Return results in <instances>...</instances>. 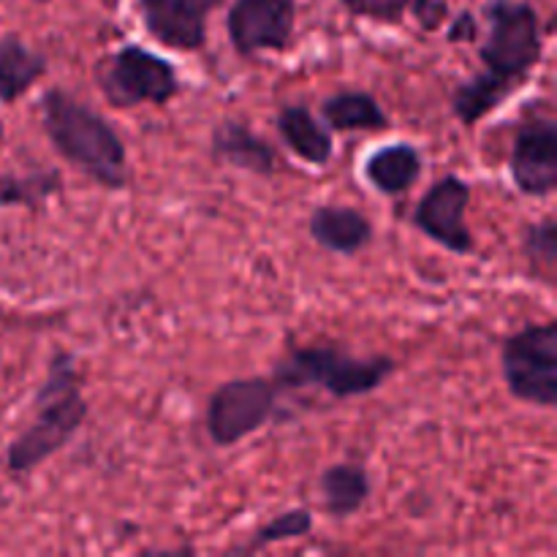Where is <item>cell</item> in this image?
Returning a JSON list of instances; mask_svg holds the SVG:
<instances>
[{
	"instance_id": "obj_1",
	"label": "cell",
	"mask_w": 557,
	"mask_h": 557,
	"mask_svg": "<svg viewBox=\"0 0 557 557\" xmlns=\"http://www.w3.org/2000/svg\"><path fill=\"white\" fill-rule=\"evenodd\" d=\"M41 120L49 141L76 169L107 190L128 185V152L117 131L87 103L76 101L63 87L41 96Z\"/></svg>"
},
{
	"instance_id": "obj_2",
	"label": "cell",
	"mask_w": 557,
	"mask_h": 557,
	"mask_svg": "<svg viewBox=\"0 0 557 557\" xmlns=\"http://www.w3.org/2000/svg\"><path fill=\"white\" fill-rule=\"evenodd\" d=\"M33 406H36V419L11 441L9 455H5V468L14 476H25V473L44 466L85 424L87 400L85 392H82L74 354L63 351V348L52 354L47 379L38 386Z\"/></svg>"
},
{
	"instance_id": "obj_3",
	"label": "cell",
	"mask_w": 557,
	"mask_h": 557,
	"mask_svg": "<svg viewBox=\"0 0 557 557\" xmlns=\"http://www.w3.org/2000/svg\"><path fill=\"white\" fill-rule=\"evenodd\" d=\"M392 373L395 359L389 357H354L337 346H308L292 348L272 368L270 379L277 389L315 386L335 400H348L381 389Z\"/></svg>"
},
{
	"instance_id": "obj_4",
	"label": "cell",
	"mask_w": 557,
	"mask_h": 557,
	"mask_svg": "<svg viewBox=\"0 0 557 557\" xmlns=\"http://www.w3.org/2000/svg\"><path fill=\"white\" fill-rule=\"evenodd\" d=\"M487 36H484L479 60L490 82L515 92L525 85L531 71L544 58V30L539 11L525 0H490L484 9Z\"/></svg>"
},
{
	"instance_id": "obj_5",
	"label": "cell",
	"mask_w": 557,
	"mask_h": 557,
	"mask_svg": "<svg viewBox=\"0 0 557 557\" xmlns=\"http://www.w3.org/2000/svg\"><path fill=\"white\" fill-rule=\"evenodd\" d=\"M98 87L114 109L163 107L180 92V76L166 58L139 44H125L98 63Z\"/></svg>"
},
{
	"instance_id": "obj_6",
	"label": "cell",
	"mask_w": 557,
	"mask_h": 557,
	"mask_svg": "<svg viewBox=\"0 0 557 557\" xmlns=\"http://www.w3.org/2000/svg\"><path fill=\"white\" fill-rule=\"evenodd\" d=\"M500 370L515 400L539 408L557 406V321L528 324L506 337Z\"/></svg>"
},
{
	"instance_id": "obj_7",
	"label": "cell",
	"mask_w": 557,
	"mask_h": 557,
	"mask_svg": "<svg viewBox=\"0 0 557 557\" xmlns=\"http://www.w3.org/2000/svg\"><path fill=\"white\" fill-rule=\"evenodd\" d=\"M277 384L267 375L232 379L218 386L207 400V435L215 446H237L259 433L277 408Z\"/></svg>"
},
{
	"instance_id": "obj_8",
	"label": "cell",
	"mask_w": 557,
	"mask_h": 557,
	"mask_svg": "<svg viewBox=\"0 0 557 557\" xmlns=\"http://www.w3.org/2000/svg\"><path fill=\"white\" fill-rule=\"evenodd\" d=\"M297 25V0H234L226 14L228 44L243 58L286 52Z\"/></svg>"
},
{
	"instance_id": "obj_9",
	"label": "cell",
	"mask_w": 557,
	"mask_h": 557,
	"mask_svg": "<svg viewBox=\"0 0 557 557\" xmlns=\"http://www.w3.org/2000/svg\"><path fill=\"white\" fill-rule=\"evenodd\" d=\"M471 205V185L457 174L435 180L413 210V226L449 253H473L476 243L468 228L466 212Z\"/></svg>"
},
{
	"instance_id": "obj_10",
	"label": "cell",
	"mask_w": 557,
	"mask_h": 557,
	"mask_svg": "<svg viewBox=\"0 0 557 557\" xmlns=\"http://www.w3.org/2000/svg\"><path fill=\"white\" fill-rule=\"evenodd\" d=\"M509 172L520 194L547 199L557 188V123L553 117H528L517 125Z\"/></svg>"
},
{
	"instance_id": "obj_11",
	"label": "cell",
	"mask_w": 557,
	"mask_h": 557,
	"mask_svg": "<svg viewBox=\"0 0 557 557\" xmlns=\"http://www.w3.org/2000/svg\"><path fill=\"white\" fill-rule=\"evenodd\" d=\"M221 0H139L145 30L177 52H196L207 44V16Z\"/></svg>"
},
{
	"instance_id": "obj_12",
	"label": "cell",
	"mask_w": 557,
	"mask_h": 557,
	"mask_svg": "<svg viewBox=\"0 0 557 557\" xmlns=\"http://www.w3.org/2000/svg\"><path fill=\"white\" fill-rule=\"evenodd\" d=\"M210 152L215 161L259 174V177H272L277 172V163H281L275 147L237 120H221L212 128Z\"/></svg>"
},
{
	"instance_id": "obj_13",
	"label": "cell",
	"mask_w": 557,
	"mask_h": 557,
	"mask_svg": "<svg viewBox=\"0 0 557 557\" xmlns=\"http://www.w3.org/2000/svg\"><path fill=\"white\" fill-rule=\"evenodd\" d=\"M308 232L315 245L341 256H354L373 243V223L357 207L321 205L310 212Z\"/></svg>"
},
{
	"instance_id": "obj_14",
	"label": "cell",
	"mask_w": 557,
	"mask_h": 557,
	"mask_svg": "<svg viewBox=\"0 0 557 557\" xmlns=\"http://www.w3.org/2000/svg\"><path fill=\"white\" fill-rule=\"evenodd\" d=\"M275 128L283 145L310 166H326L335 156L330 128L308 107H299V103L283 107L275 117Z\"/></svg>"
},
{
	"instance_id": "obj_15",
	"label": "cell",
	"mask_w": 557,
	"mask_h": 557,
	"mask_svg": "<svg viewBox=\"0 0 557 557\" xmlns=\"http://www.w3.org/2000/svg\"><path fill=\"white\" fill-rule=\"evenodd\" d=\"M422 177V152L408 141L379 147L364 161V180L384 196H400Z\"/></svg>"
},
{
	"instance_id": "obj_16",
	"label": "cell",
	"mask_w": 557,
	"mask_h": 557,
	"mask_svg": "<svg viewBox=\"0 0 557 557\" xmlns=\"http://www.w3.org/2000/svg\"><path fill=\"white\" fill-rule=\"evenodd\" d=\"M47 58L16 33L0 38V103H16L47 74Z\"/></svg>"
},
{
	"instance_id": "obj_17",
	"label": "cell",
	"mask_w": 557,
	"mask_h": 557,
	"mask_svg": "<svg viewBox=\"0 0 557 557\" xmlns=\"http://www.w3.org/2000/svg\"><path fill=\"white\" fill-rule=\"evenodd\" d=\"M321 500L332 520H346L357 515L370 498V476L357 462H335L319 476Z\"/></svg>"
},
{
	"instance_id": "obj_18",
	"label": "cell",
	"mask_w": 557,
	"mask_h": 557,
	"mask_svg": "<svg viewBox=\"0 0 557 557\" xmlns=\"http://www.w3.org/2000/svg\"><path fill=\"white\" fill-rule=\"evenodd\" d=\"M321 120L330 131H386L389 114L370 92L343 90L321 101Z\"/></svg>"
},
{
	"instance_id": "obj_19",
	"label": "cell",
	"mask_w": 557,
	"mask_h": 557,
	"mask_svg": "<svg viewBox=\"0 0 557 557\" xmlns=\"http://www.w3.org/2000/svg\"><path fill=\"white\" fill-rule=\"evenodd\" d=\"M63 188L60 169H36L27 174H0V207L41 210Z\"/></svg>"
},
{
	"instance_id": "obj_20",
	"label": "cell",
	"mask_w": 557,
	"mask_h": 557,
	"mask_svg": "<svg viewBox=\"0 0 557 557\" xmlns=\"http://www.w3.org/2000/svg\"><path fill=\"white\" fill-rule=\"evenodd\" d=\"M406 11L417 16L422 30H438L449 20V5L444 0H362L359 16L384 22V25H397Z\"/></svg>"
},
{
	"instance_id": "obj_21",
	"label": "cell",
	"mask_w": 557,
	"mask_h": 557,
	"mask_svg": "<svg viewBox=\"0 0 557 557\" xmlns=\"http://www.w3.org/2000/svg\"><path fill=\"white\" fill-rule=\"evenodd\" d=\"M522 250L531 264L533 277L544 281L547 286L555 283L557 272V223L555 218H544V221L531 223L522 237Z\"/></svg>"
},
{
	"instance_id": "obj_22",
	"label": "cell",
	"mask_w": 557,
	"mask_h": 557,
	"mask_svg": "<svg viewBox=\"0 0 557 557\" xmlns=\"http://www.w3.org/2000/svg\"><path fill=\"white\" fill-rule=\"evenodd\" d=\"M310 531H313V515L308 509H286L275 520L267 522L264 528H259L253 539L245 547H239L237 553H256V549L272 547V544L294 542V539L308 536Z\"/></svg>"
},
{
	"instance_id": "obj_23",
	"label": "cell",
	"mask_w": 557,
	"mask_h": 557,
	"mask_svg": "<svg viewBox=\"0 0 557 557\" xmlns=\"http://www.w3.org/2000/svg\"><path fill=\"white\" fill-rule=\"evenodd\" d=\"M479 36V25L476 20H473L471 11H462V14H457L455 20H451L449 25V41H473V38Z\"/></svg>"
},
{
	"instance_id": "obj_24",
	"label": "cell",
	"mask_w": 557,
	"mask_h": 557,
	"mask_svg": "<svg viewBox=\"0 0 557 557\" xmlns=\"http://www.w3.org/2000/svg\"><path fill=\"white\" fill-rule=\"evenodd\" d=\"M343 5H346L348 11H351L354 16H359V9H362V0H341Z\"/></svg>"
},
{
	"instance_id": "obj_25",
	"label": "cell",
	"mask_w": 557,
	"mask_h": 557,
	"mask_svg": "<svg viewBox=\"0 0 557 557\" xmlns=\"http://www.w3.org/2000/svg\"><path fill=\"white\" fill-rule=\"evenodd\" d=\"M36 3H47V0H36Z\"/></svg>"
}]
</instances>
